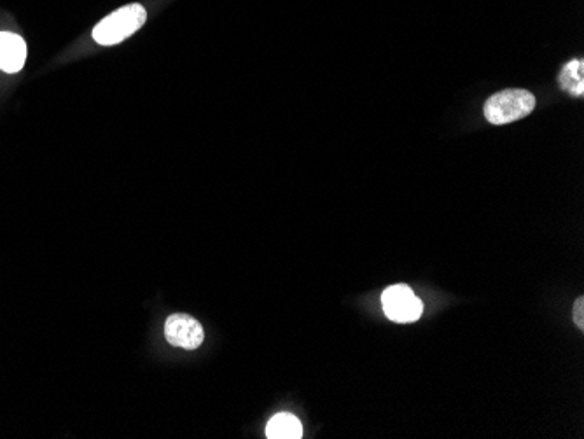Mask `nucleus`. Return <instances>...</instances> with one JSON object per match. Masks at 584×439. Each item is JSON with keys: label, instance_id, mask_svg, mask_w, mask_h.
<instances>
[{"label": "nucleus", "instance_id": "nucleus-1", "mask_svg": "<svg viewBox=\"0 0 584 439\" xmlns=\"http://www.w3.org/2000/svg\"><path fill=\"white\" fill-rule=\"evenodd\" d=\"M536 107V97L527 90L509 88L490 97L485 104V118L492 125H509L527 118Z\"/></svg>", "mask_w": 584, "mask_h": 439}, {"label": "nucleus", "instance_id": "nucleus-2", "mask_svg": "<svg viewBox=\"0 0 584 439\" xmlns=\"http://www.w3.org/2000/svg\"><path fill=\"white\" fill-rule=\"evenodd\" d=\"M146 9L140 4L121 7L116 13L109 14L93 30V39L102 46H112L125 41L146 23Z\"/></svg>", "mask_w": 584, "mask_h": 439}, {"label": "nucleus", "instance_id": "nucleus-3", "mask_svg": "<svg viewBox=\"0 0 584 439\" xmlns=\"http://www.w3.org/2000/svg\"><path fill=\"white\" fill-rule=\"evenodd\" d=\"M382 305L390 321L401 324L418 321L424 314V303L404 284L387 287L382 294Z\"/></svg>", "mask_w": 584, "mask_h": 439}, {"label": "nucleus", "instance_id": "nucleus-4", "mask_svg": "<svg viewBox=\"0 0 584 439\" xmlns=\"http://www.w3.org/2000/svg\"><path fill=\"white\" fill-rule=\"evenodd\" d=\"M165 338L177 349L196 350L205 340V331L191 315L174 314L165 322Z\"/></svg>", "mask_w": 584, "mask_h": 439}, {"label": "nucleus", "instance_id": "nucleus-5", "mask_svg": "<svg viewBox=\"0 0 584 439\" xmlns=\"http://www.w3.org/2000/svg\"><path fill=\"white\" fill-rule=\"evenodd\" d=\"M27 58V44L20 35L0 32V70L14 74L20 72Z\"/></svg>", "mask_w": 584, "mask_h": 439}, {"label": "nucleus", "instance_id": "nucleus-6", "mask_svg": "<svg viewBox=\"0 0 584 439\" xmlns=\"http://www.w3.org/2000/svg\"><path fill=\"white\" fill-rule=\"evenodd\" d=\"M558 83L562 90L567 91L572 97L581 98L584 95V60L574 58L564 65V69L558 74Z\"/></svg>", "mask_w": 584, "mask_h": 439}, {"label": "nucleus", "instance_id": "nucleus-7", "mask_svg": "<svg viewBox=\"0 0 584 439\" xmlns=\"http://www.w3.org/2000/svg\"><path fill=\"white\" fill-rule=\"evenodd\" d=\"M303 436V426L291 413L275 415L266 426L268 439H299Z\"/></svg>", "mask_w": 584, "mask_h": 439}, {"label": "nucleus", "instance_id": "nucleus-8", "mask_svg": "<svg viewBox=\"0 0 584 439\" xmlns=\"http://www.w3.org/2000/svg\"><path fill=\"white\" fill-rule=\"evenodd\" d=\"M572 315H574V322L578 324V328L584 329V298H578Z\"/></svg>", "mask_w": 584, "mask_h": 439}]
</instances>
